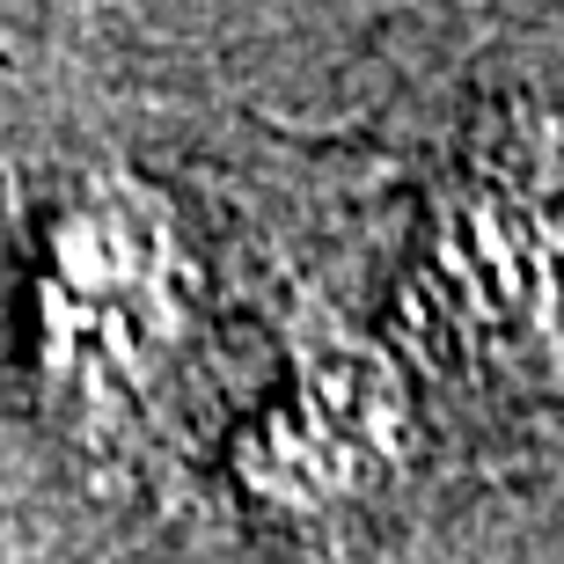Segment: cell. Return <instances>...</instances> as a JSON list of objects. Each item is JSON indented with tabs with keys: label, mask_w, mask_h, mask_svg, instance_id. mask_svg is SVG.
Returning <instances> with one entry per match:
<instances>
[{
	"label": "cell",
	"mask_w": 564,
	"mask_h": 564,
	"mask_svg": "<svg viewBox=\"0 0 564 564\" xmlns=\"http://www.w3.org/2000/svg\"><path fill=\"white\" fill-rule=\"evenodd\" d=\"M425 308L491 375L521 389L564 381V132L550 118L477 132L440 184Z\"/></svg>",
	"instance_id": "cell-1"
},
{
	"label": "cell",
	"mask_w": 564,
	"mask_h": 564,
	"mask_svg": "<svg viewBox=\"0 0 564 564\" xmlns=\"http://www.w3.org/2000/svg\"><path fill=\"white\" fill-rule=\"evenodd\" d=\"M184 242L132 176H88L44 220V381L118 411L184 337Z\"/></svg>",
	"instance_id": "cell-2"
},
{
	"label": "cell",
	"mask_w": 564,
	"mask_h": 564,
	"mask_svg": "<svg viewBox=\"0 0 564 564\" xmlns=\"http://www.w3.org/2000/svg\"><path fill=\"white\" fill-rule=\"evenodd\" d=\"M403 433L411 411H403L397 367L375 345L345 337L330 315H308L293 352V389L250 440L242 469L264 491V506L293 521H337L367 506L375 484L397 477Z\"/></svg>",
	"instance_id": "cell-3"
}]
</instances>
